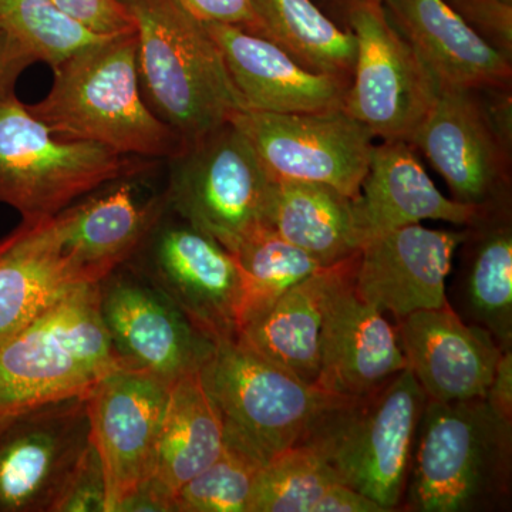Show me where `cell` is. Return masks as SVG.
<instances>
[{"mask_svg": "<svg viewBox=\"0 0 512 512\" xmlns=\"http://www.w3.org/2000/svg\"><path fill=\"white\" fill-rule=\"evenodd\" d=\"M137 50L136 30L80 47L52 67V89L30 113L66 140L144 160L177 157L184 141L144 99Z\"/></svg>", "mask_w": 512, "mask_h": 512, "instance_id": "cell-1", "label": "cell"}, {"mask_svg": "<svg viewBox=\"0 0 512 512\" xmlns=\"http://www.w3.org/2000/svg\"><path fill=\"white\" fill-rule=\"evenodd\" d=\"M136 23L141 92L185 147L247 104L205 22L178 0H119Z\"/></svg>", "mask_w": 512, "mask_h": 512, "instance_id": "cell-2", "label": "cell"}, {"mask_svg": "<svg viewBox=\"0 0 512 512\" xmlns=\"http://www.w3.org/2000/svg\"><path fill=\"white\" fill-rule=\"evenodd\" d=\"M120 366L101 319L100 284L79 286L0 345V424L87 396Z\"/></svg>", "mask_w": 512, "mask_h": 512, "instance_id": "cell-3", "label": "cell"}, {"mask_svg": "<svg viewBox=\"0 0 512 512\" xmlns=\"http://www.w3.org/2000/svg\"><path fill=\"white\" fill-rule=\"evenodd\" d=\"M512 423L484 399L427 400L407 480V507L467 512L493 507L508 493Z\"/></svg>", "mask_w": 512, "mask_h": 512, "instance_id": "cell-4", "label": "cell"}, {"mask_svg": "<svg viewBox=\"0 0 512 512\" xmlns=\"http://www.w3.org/2000/svg\"><path fill=\"white\" fill-rule=\"evenodd\" d=\"M427 397L409 369L367 396L339 397L301 444L312 447L340 480L387 512L402 503Z\"/></svg>", "mask_w": 512, "mask_h": 512, "instance_id": "cell-5", "label": "cell"}, {"mask_svg": "<svg viewBox=\"0 0 512 512\" xmlns=\"http://www.w3.org/2000/svg\"><path fill=\"white\" fill-rule=\"evenodd\" d=\"M147 163L55 136L15 92L0 99V202L19 211L22 224L55 217L103 185L143 173Z\"/></svg>", "mask_w": 512, "mask_h": 512, "instance_id": "cell-6", "label": "cell"}, {"mask_svg": "<svg viewBox=\"0 0 512 512\" xmlns=\"http://www.w3.org/2000/svg\"><path fill=\"white\" fill-rule=\"evenodd\" d=\"M201 376L220 413L225 443L262 467L301 444L339 399L266 362L237 339L215 343Z\"/></svg>", "mask_w": 512, "mask_h": 512, "instance_id": "cell-7", "label": "cell"}, {"mask_svg": "<svg viewBox=\"0 0 512 512\" xmlns=\"http://www.w3.org/2000/svg\"><path fill=\"white\" fill-rule=\"evenodd\" d=\"M168 211L234 252L256 228L272 180L248 138L232 123L171 158Z\"/></svg>", "mask_w": 512, "mask_h": 512, "instance_id": "cell-8", "label": "cell"}, {"mask_svg": "<svg viewBox=\"0 0 512 512\" xmlns=\"http://www.w3.org/2000/svg\"><path fill=\"white\" fill-rule=\"evenodd\" d=\"M343 8L356 42L343 110L375 137L409 143L433 106L436 80L382 2L352 0Z\"/></svg>", "mask_w": 512, "mask_h": 512, "instance_id": "cell-9", "label": "cell"}, {"mask_svg": "<svg viewBox=\"0 0 512 512\" xmlns=\"http://www.w3.org/2000/svg\"><path fill=\"white\" fill-rule=\"evenodd\" d=\"M229 123L248 138L274 180L330 185L353 200L359 195L376 137L345 110L322 113L244 110Z\"/></svg>", "mask_w": 512, "mask_h": 512, "instance_id": "cell-10", "label": "cell"}, {"mask_svg": "<svg viewBox=\"0 0 512 512\" xmlns=\"http://www.w3.org/2000/svg\"><path fill=\"white\" fill-rule=\"evenodd\" d=\"M167 215V214H165ZM161 218L133 269L215 343L237 339L241 274L234 255L181 218Z\"/></svg>", "mask_w": 512, "mask_h": 512, "instance_id": "cell-11", "label": "cell"}, {"mask_svg": "<svg viewBox=\"0 0 512 512\" xmlns=\"http://www.w3.org/2000/svg\"><path fill=\"white\" fill-rule=\"evenodd\" d=\"M409 144L429 158L453 200L485 215L505 211L511 148L491 126L480 90L437 86L433 106Z\"/></svg>", "mask_w": 512, "mask_h": 512, "instance_id": "cell-12", "label": "cell"}, {"mask_svg": "<svg viewBox=\"0 0 512 512\" xmlns=\"http://www.w3.org/2000/svg\"><path fill=\"white\" fill-rule=\"evenodd\" d=\"M90 444L86 396L0 424V512H50Z\"/></svg>", "mask_w": 512, "mask_h": 512, "instance_id": "cell-13", "label": "cell"}, {"mask_svg": "<svg viewBox=\"0 0 512 512\" xmlns=\"http://www.w3.org/2000/svg\"><path fill=\"white\" fill-rule=\"evenodd\" d=\"M100 313L120 365L173 383L202 369L215 342L133 269L100 282Z\"/></svg>", "mask_w": 512, "mask_h": 512, "instance_id": "cell-14", "label": "cell"}, {"mask_svg": "<svg viewBox=\"0 0 512 512\" xmlns=\"http://www.w3.org/2000/svg\"><path fill=\"white\" fill-rule=\"evenodd\" d=\"M170 382L117 367L87 394L90 441L103 464L107 512L153 477Z\"/></svg>", "mask_w": 512, "mask_h": 512, "instance_id": "cell-15", "label": "cell"}, {"mask_svg": "<svg viewBox=\"0 0 512 512\" xmlns=\"http://www.w3.org/2000/svg\"><path fill=\"white\" fill-rule=\"evenodd\" d=\"M359 251L346 258L330 285L319 335L316 386L333 396H367L406 369L397 328L355 291Z\"/></svg>", "mask_w": 512, "mask_h": 512, "instance_id": "cell-16", "label": "cell"}, {"mask_svg": "<svg viewBox=\"0 0 512 512\" xmlns=\"http://www.w3.org/2000/svg\"><path fill=\"white\" fill-rule=\"evenodd\" d=\"M168 212L165 194L138 197L133 184L120 180L35 225L73 269L82 285L100 284L128 264Z\"/></svg>", "mask_w": 512, "mask_h": 512, "instance_id": "cell-17", "label": "cell"}, {"mask_svg": "<svg viewBox=\"0 0 512 512\" xmlns=\"http://www.w3.org/2000/svg\"><path fill=\"white\" fill-rule=\"evenodd\" d=\"M470 229L444 231L420 224L367 239L359 249L355 291L397 319L448 305L446 282L457 249Z\"/></svg>", "mask_w": 512, "mask_h": 512, "instance_id": "cell-18", "label": "cell"}, {"mask_svg": "<svg viewBox=\"0 0 512 512\" xmlns=\"http://www.w3.org/2000/svg\"><path fill=\"white\" fill-rule=\"evenodd\" d=\"M397 333L407 369L427 400L485 399L504 352L488 330L467 325L448 303L400 319Z\"/></svg>", "mask_w": 512, "mask_h": 512, "instance_id": "cell-19", "label": "cell"}, {"mask_svg": "<svg viewBox=\"0 0 512 512\" xmlns=\"http://www.w3.org/2000/svg\"><path fill=\"white\" fill-rule=\"evenodd\" d=\"M205 25L248 110L322 113L343 109L349 77L308 69L271 40L237 26Z\"/></svg>", "mask_w": 512, "mask_h": 512, "instance_id": "cell-20", "label": "cell"}, {"mask_svg": "<svg viewBox=\"0 0 512 512\" xmlns=\"http://www.w3.org/2000/svg\"><path fill=\"white\" fill-rule=\"evenodd\" d=\"M353 202L362 245L367 239L421 221L470 228L488 217L471 205L444 197L414 154L412 144L403 140L375 144L369 171Z\"/></svg>", "mask_w": 512, "mask_h": 512, "instance_id": "cell-21", "label": "cell"}, {"mask_svg": "<svg viewBox=\"0 0 512 512\" xmlns=\"http://www.w3.org/2000/svg\"><path fill=\"white\" fill-rule=\"evenodd\" d=\"M437 86L484 90L510 87L512 60L467 25L447 0H383Z\"/></svg>", "mask_w": 512, "mask_h": 512, "instance_id": "cell-22", "label": "cell"}, {"mask_svg": "<svg viewBox=\"0 0 512 512\" xmlns=\"http://www.w3.org/2000/svg\"><path fill=\"white\" fill-rule=\"evenodd\" d=\"M264 225L322 266L338 264L362 247L353 198L326 184L272 180Z\"/></svg>", "mask_w": 512, "mask_h": 512, "instance_id": "cell-23", "label": "cell"}, {"mask_svg": "<svg viewBox=\"0 0 512 512\" xmlns=\"http://www.w3.org/2000/svg\"><path fill=\"white\" fill-rule=\"evenodd\" d=\"M343 261L323 266L285 292L268 311L239 329L238 342L302 382L316 384L323 309Z\"/></svg>", "mask_w": 512, "mask_h": 512, "instance_id": "cell-24", "label": "cell"}, {"mask_svg": "<svg viewBox=\"0 0 512 512\" xmlns=\"http://www.w3.org/2000/svg\"><path fill=\"white\" fill-rule=\"evenodd\" d=\"M79 286L35 225H20L0 241V345Z\"/></svg>", "mask_w": 512, "mask_h": 512, "instance_id": "cell-25", "label": "cell"}, {"mask_svg": "<svg viewBox=\"0 0 512 512\" xmlns=\"http://www.w3.org/2000/svg\"><path fill=\"white\" fill-rule=\"evenodd\" d=\"M225 446L224 426L202 380L201 369L171 384L153 478L173 497L214 463Z\"/></svg>", "mask_w": 512, "mask_h": 512, "instance_id": "cell-26", "label": "cell"}, {"mask_svg": "<svg viewBox=\"0 0 512 512\" xmlns=\"http://www.w3.org/2000/svg\"><path fill=\"white\" fill-rule=\"evenodd\" d=\"M256 35L282 47L315 72L352 77L355 36L340 29L313 0H251Z\"/></svg>", "mask_w": 512, "mask_h": 512, "instance_id": "cell-27", "label": "cell"}, {"mask_svg": "<svg viewBox=\"0 0 512 512\" xmlns=\"http://www.w3.org/2000/svg\"><path fill=\"white\" fill-rule=\"evenodd\" d=\"M474 248L466 278V299L476 325L500 348L512 343V229L505 211L470 227Z\"/></svg>", "mask_w": 512, "mask_h": 512, "instance_id": "cell-28", "label": "cell"}, {"mask_svg": "<svg viewBox=\"0 0 512 512\" xmlns=\"http://www.w3.org/2000/svg\"><path fill=\"white\" fill-rule=\"evenodd\" d=\"M232 255L241 274L239 329L323 268L313 256L289 244L266 225L251 232Z\"/></svg>", "mask_w": 512, "mask_h": 512, "instance_id": "cell-29", "label": "cell"}, {"mask_svg": "<svg viewBox=\"0 0 512 512\" xmlns=\"http://www.w3.org/2000/svg\"><path fill=\"white\" fill-rule=\"evenodd\" d=\"M338 473L318 451L298 444L261 468L249 512H316Z\"/></svg>", "mask_w": 512, "mask_h": 512, "instance_id": "cell-30", "label": "cell"}, {"mask_svg": "<svg viewBox=\"0 0 512 512\" xmlns=\"http://www.w3.org/2000/svg\"><path fill=\"white\" fill-rule=\"evenodd\" d=\"M0 25L25 42L39 62L50 67L80 47L107 37L94 35L67 18L53 0H0Z\"/></svg>", "mask_w": 512, "mask_h": 512, "instance_id": "cell-31", "label": "cell"}, {"mask_svg": "<svg viewBox=\"0 0 512 512\" xmlns=\"http://www.w3.org/2000/svg\"><path fill=\"white\" fill-rule=\"evenodd\" d=\"M261 464L231 444L175 494V512H249Z\"/></svg>", "mask_w": 512, "mask_h": 512, "instance_id": "cell-32", "label": "cell"}, {"mask_svg": "<svg viewBox=\"0 0 512 512\" xmlns=\"http://www.w3.org/2000/svg\"><path fill=\"white\" fill-rule=\"evenodd\" d=\"M50 512H107L106 476L92 441Z\"/></svg>", "mask_w": 512, "mask_h": 512, "instance_id": "cell-33", "label": "cell"}, {"mask_svg": "<svg viewBox=\"0 0 512 512\" xmlns=\"http://www.w3.org/2000/svg\"><path fill=\"white\" fill-rule=\"evenodd\" d=\"M468 26L512 60L511 0H447Z\"/></svg>", "mask_w": 512, "mask_h": 512, "instance_id": "cell-34", "label": "cell"}, {"mask_svg": "<svg viewBox=\"0 0 512 512\" xmlns=\"http://www.w3.org/2000/svg\"><path fill=\"white\" fill-rule=\"evenodd\" d=\"M60 12L94 35L134 32L136 23L119 0H53Z\"/></svg>", "mask_w": 512, "mask_h": 512, "instance_id": "cell-35", "label": "cell"}, {"mask_svg": "<svg viewBox=\"0 0 512 512\" xmlns=\"http://www.w3.org/2000/svg\"><path fill=\"white\" fill-rule=\"evenodd\" d=\"M202 22L237 26L249 33L258 32V20L251 0H178Z\"/></svg>", "mask_w": 512, "mask_h": 512, "instance_id": "cell-36", "label": "cell"}, {"mask_svg": "<svg viewBox=\"0 0 512 512\" xmlns=\"http://www.w3.org/2000/svg\"><path fill=\"white\" fill-rule=\"evenodd\" d=\"M37 62L39 59L33 50L0 25V99L15 92L20 74Z\"/></svg>", "mask_w": 512, "mask_h": 512, "instance_id": "cell-37", "label": "cell"}, {"mask_svg": "<svg viewBox=\"0 0 512 512\" xmlns=\"http://www.w3.org/2000/svg\"><path fill=\"white\" fill-rule=\"evenodd\" d=\"M116 512H175L173 495L148 478L117 505Z\"/></svg>", "mask_w": 512, "mask_h": 512, "instance_id": "cell-38", "label": "cell"}, {"mask_svg": "<svg viewBox=\"0 0 512 512\" xmlns=\"http://www.w3.org/2000/svg\"><path fill=\"white\" fill-rule=\"evenodd\" d=\"M485 402L501 419L512 421V350L505 349L495 367Z\"/></svg>", "mask_w": 512, "mask_h": 512, "instance_id": "cell-39", "label": "cell"}, {"mask_svg": "<svg viewBox=\"0 0 512 512\" xmlns=\"http://www.w3.org/2000/svg\"><path fill=\"white\" fill-rule=\"evenodd\" d=\"M316 512H387L375 501L353 490L345 483H336L320 500Z\"/></svg>", "mask_w": 512, "mask_h": 512, "instance_id": "cell-40", "label": "cell"}, {"mask_svg": "<svg viewBox=\"0 0 512 512\" xmlns=\"http://www.w3.org/2000/svg\"><path fill=\"white\" fill-rule=\"evenodd\" d=\"M336 2H340L342 5H345V3L352 2V0H336ZM372 2H383V0H372Z\"/></svg>", "mask_w": 512, "mask_h": 512, "instance_id": "cell-41", "label": "cell"}, {"mask_svg": "<svg viewBox=\"0 0 512 512\" xmlns=\"http://www.w3.org/2000/svg\"><path fill=\"white\" fill-rule=\"evenodd\" d=\"M511 2H512V0H511Z\"/></svg>", "mask_w": 512, "mask_h": 512, "instance_id": "cell-42", "label": "cell"}]
</instances>
